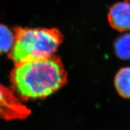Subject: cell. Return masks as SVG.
Here are the masks:
<instances>
[{
  "label": "cell",
  "mask_w": 130,
  "mask_h": 130,
  "mask_svg": "<svg viewBox=\"0 0 130 130\" xmlns=\"http://www.w3.org/2000/svg\"><path fill=\"white\" fill-rule=\"evenodd\" d=\"M14 92L24 100L43 99L67 83V72L58 57L14 64L10 74Z\"/></svg>",
  "instance_id": "cell-1"
},
{
  "label": "cell",
  "mask_w": 130,
  "mask_h": 130,
  "mask_svg": "<svg viewBox=\"0 0 130 130\" xmlns=\"http://www.w3.org/2000/svg\"><path fill=\"white\" fill-rule=\"evenodd\" d=\"M30 114V110L12 91L0 84V119L6 121L23 119Z\"/></svg>",
  "instance_id": "cell-3"
},
{
  "label": "cell",
  "mask_w": 130,
  "mask_h": 130,
  "mask_svg": "<svg viewBox=\"0 0 130 130\" xmlns=\"http://www.w3.org/2000/svg\"><path fill=\"white\" fill-rule=\"evenodd\" d=\"M15 40L14 32L7 27L0 24V55L10 51Z\"/></svg>",
  "instance_id": "cell-7"
},
{
  "label": "cell",
  "mask_w": 130,
  "mask_h": 130,
  "mask_svg": "<svg viewBox=\"0 0 130 130\" xmlns=\"http://www.w3.org/2000/svg\"><path fill=\"white\" fill-rule=\"evenodd\" d=\"M108 21L112 28L119 31L130 30V3L124 1L113 5L108 13Z\"/></svg>",
  "instance_id": "cell-4"
},
{
  "label": "cell",
  "mask_w": 130,
  "mask_h": 130,
  "mask_svg": "<svg viewBox=\"0 0 130 130\" xmlns=\"http://www.w3.org/2000/svg\"><path fill=\"white\" fill-rule=\"evenodd\" d=\"M115 86L121 96L130 99V67L122 68L117 72Z\"/></svg>",
  "instance_id": "cell-5"
},
{
  "label": "cell",
  "mask_w": 130,
  "mask_h": 130,
  "mask_svg": "<svg viewBox=\"0 0 130 130\" xmlns=\"http://www.w3.org/2000/svg\"><path fill=\"white\" fill-rule=\"evenodd\" d=\"M114 49L119 58L130 59V33L123 34L119 37L115 42Z\"/></svg>",
  "instance_id": "cell-6"
},
{
  "label": "cell",
  "mask_w": 130,
  "mask_h": 130,
  "mask_svg": "<svg viewBox=\"0 0 130 130\" xmlns=\"http://www.w3.org/2000/svg\"><path fill=\"white\" fill-rule=\"evenodd\" d=\"M15 40L9 57L14 64L53 56L62 43V34L56 28L14 29Z\"/></svg>",
  "instance_id": "cell-2"
}]
</instances>
